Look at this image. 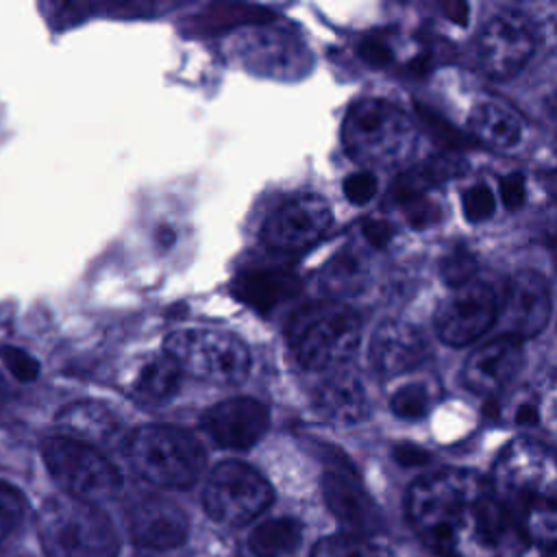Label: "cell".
<instances>
[{
	"instance_id": "d6a6232c",
	"label": "cell",
	"mask_w": 557,
	"mask_h": 557,
	"mask_svg": "<svg viewBox=\"0 0 557 557\" xmlns=\"http://www.w3.org/2000/svg\"><path fill=\"white\" fill-rule=\"evenodd\" d=\"M405 213H407V220L411 226L416 228H424V226H431L440 220V205H435L429 196L411 202L405 207Z\"/></svg>"
},
{
	"instance_id": "ffe728a7",
	"label": "cell",
	"mask_w": 557,
	"mask_h": 557,
	"mask_svg": "<svg viewBox=\"0 0 557 557\" xmlns=\"http://www.w3.org/2000/svg\"><path fill=\"white\" fill-rule=\"evenodd\" d=\"M57 424L61 426L63 435L87 442L91 446L111 442L120 433L117 416L107 405L96 400H78L65 405L57 413Z\"/></svg>"
},
{
	"instance_id": "f546056e",
	"label": "cell",
	"mask_w": 557,
	"mask_h": 557,
	"mask_svg": "<svg viewBox=\"0 0 557 557\" xmlns=\"http://www.w3.org/2000/svg\"><path fill=\"white\" fill-rule=\"evenodd\" d=\"M461 202L470 222H485L494 213V191L483 183L466 189Z\"/></svg>"
},
{
	"instance_id": "e0dca14e",
	"label": "cell",
	"mask_w": 557,
	"mask_h": 557,
	"mask_svg": "<svg viewBox=\"0 0 557 557\" xmlns=\"http://www.w3.org/2000/svg\"><path fill=\"white\" fill-rule=\"evenodd\" d=\"M368 357L381 376H398L418 368L429 357V344L416 326L387 320L374 331Z\"/></svg>"
},
{
	"instance_id": "ac0fdd59",
	"label": "cell",
	"mask_w": 557,
	"mask_h": 557,
	"mask_svg": "<svg viewBox=\"0 0 557 557\" xmlns=\"http://www.w3.org/2000/svg\"><path fill=\"white\" fill-rule=\"evenodd\" d=\"M315 413L333 424H357L368 416V394L352 372L335 370L311 396Z\"/></svg>"
},
{
	"instance_id": "ab89813d",
	"label": "cell",
	"mask_w": 557,
	"mask_h": 557,
	"mask_svg": "<svg viewBox=\"0 0 557 557\" xmlns=\"http://www.w3.org/2000/svg\"><path fill=\"white\" fill-rule=\"evenodd\" d=\"M157 244L163 248H170L174 244V231L170 226H161L157 231Z\"/></svg>"
},
{
	"instance_id": "5bb4252c",
	"label": "cell",
	"mask_w": 557,
	"mask_h": 557,
	"mask_svg": "<svg viewBox=\"0 0 557 557\" xmlns=\"http://www.w3.org/2000/svg\"><path fill=\"white\" fill-rule=\"evenodd\" d=\"M200 422L215 444L244 450L265 435L270 426V411L261 400L239 396L209 407Z\"/></svg>"
},
{
	"instance_id": "44dd1931",
	"label": "cell",
	"mask_w": 557,
	"mask_h": 557,
	"mask_svg": "<svg viewBox=\"0 0 557 557\" xmlns=\"http://www.w3.org/2000/svg\"><path fill=\"white\" fill-rule=\"evenodd\" d=\"M470 133L494 150H509L522 139V117L503 102L485 100L470 113Z\"/></svg>"
},
{
	"instance_id": "e575fe53",
	"label": "cell",
	"mask_w": 557,
	"mask_h": 557,
	"mask_svg": "<svg viewBox=\"0 0 557 557\" xmlns=\"http://www.w3.org/2000/svg\"><path fill=\"white\" fill-rule=\"evenodd\" d=\"M359 57L374 67H383L392 61V50L381 37H366L359 44Z\"/></svg>"
},
{
	"instance_id": "ba28073f",
	"label": "cell",
	"mask_w": 557,
	"mask_h": 557,
	"mask_svg": "<svg viewBox=\"0 0 557 557\" xmlns=\"http://www.w3.org/2000/svg\"><path fill=\"white\" fill-rule=\"evenodd\" d=\"M48 472L67 496L98 503L111 498L120 485L115 466L91 444L70 435H50L41 444Z\"/></svg>"
},
{
	"instance_id": "9a60e30c",
	"label": "cell",
	"mask_w": 557,
	"mask_h": 557,
	"mask_svg": "<svg viewBox=\"0 0 557 557\" xmlns=\"http://www.w3.org/2000/svg\"><path fill=\"white\" fill-rule=\"evenodd\" d=\"M522 363V339L498 335L468 357L463 366V381L470 389L483 396H494L516 379Z\"/></svg>"
},
{
	"instance_id": "3957f363",
	"label": "cell",
	"mask_w": 557,
	"mask_h": 557,
	"mask_svg": "<svg viewBox=\"0 0 557 557\" xmlns=\"http://www.w3.org/2000/svg\"><path fill=\"white\" fill-rule=\"evenodd\" d=\"M411 117L383 98H361L344 115L342 141L346 152L366 168H394L416 148Z\"/></svg>"
},
{
	"instance_id": "74e56055",
	"label": "cell",
	"mask_w": 557,
	"mask_h": 557,
	"mask_svg": "<svg viewBox=\"0 0 557 557\" xmlns=\"http://www.w3.org/2000/svg\"><path fill=\"white\" fill-rule=\"evenodd\" d=\"M513 422L520 424V426H533V424H537V422H540L537 405L531 403V400L518 403L516 409H513Z\"/></svg>"
},
{
	"instance_id": "7a4b0ae2",
	"label": "cell",
	"mask_w": 557,
	"mask_h": 557,
	"mask_svg": "<svg viewBox=\"0 0 557 557\" xmlns=\"http://www.w3.org/2000/svg\"><path fill=\"white\" fill-rule=\"evenodd\" d=\"M490 487L524 537L557 550V455L531 440H516L498 455Z\"/></svg>"
},
{
	"instance_id": "f1b7e54d",
	"label": "cell",
	"mask_w": 557,
	"mask_h": 557,
	"mask_svg": "<svg viewBox=\"0 0 557 557\" xmlns=\"http://www.w3.org/2000/svg\"><path fill=\"white\" fill-rule=\"evenodd\" d=\"M24 516V500L17 490L0 481V542L7 540Z\"/></svg>"
},
{
	"instance_id": "4316f807",
	"label": "cell",
	"mask_w": 557,
	"mask_h": 557,
	"mask_svg": "<svg viewBox=\"0 0 557 557\" xmlns=\"http://www.w3.org/2000/svg\"><path fill=\"white\" fill-rule=\"evenodd\" d=\"M476 257L466 250V248H450L442 259H440V276L444 278L446 285L461 287L470 281H474L476 274Z\"/></svg>"
},
{
	"instance_id": "8fae6325",
	"label": "cell",
	"mask_w": 557,
	"mask_h": 557,
	"mask_svg": "<svg viewBox=\"0 0 557 557\" xmlns=\"http://www.w3.org/2000/svg\"><path fill=\"white\" fill-rule=\"evenodd\" d=\"M331 205L318 194H298L278 205L261 228V239L274 250L298 252L315 244L331 226Z\"/></svg>"
},
{
	"instance_id": "30bf717a",
	"label": "cell",
	"mask_w": 557,
	"mask_h": 557,
	"mask_svg": "<svg viewBox=\"0 0 557 557\" xmlns=\"http://www.w3.org/2000/svg\"><path fill=\"white\" fill-rule=\"evenodd\" d=\"M535 50V28L520 11L494 15L476 39V63L490 78L503 81L524 67Z\"/></svg>"
},
{
	"instance_id": "1f68e13d",
	"label": "cell",
	"mask_w": 557,
	"mask_h": 557,
	"mask_svg": "<svg viewBox=\"0 0 557 557\" xmlns=\"http://www.w3.org/2000/svg\"><path fill=\"white\" fill-rule=\"evenodd\" d=\"M379 181L372 172H357L344 181V194L352 205H366L376 196Z\"/></svg>"
},
{
	"instance_id": "277c9868",
	"label": "cell",
	"mask_w": 557,
	"mask_h": 557,
	"mask_svg": "<svg viewBox=\"0 0 557 557\" xmlns=\"http://www.w3.org/2000/svg\"><path fill=\"white\" fill-rule=\"evenodd\" d=\"M294 359L305 370H335L359 348L361 318L355 309L326 300L302 307L287 326Z\"/></svg>"
},
{
	"instance_id": "f35d334b",
	"label": "cell",
	"mask_w": 557,
	"mask_h": 557,
	"mask_svg": "<svg viewBox=\"0 0 557 557\" xmlns=\"http://www.w3.org/2000/svg\"><path fill=\"white\" fill-rule=\"evenodd\" d=\"M448 17L457 24H466V17H468V7L463 2H457V4H444Z\"/></svg>"
},
{
	"instance_id": "7402d4cb",
	"label": "cell",
	"mask_w": 557,
	"mask_h": 557,
	"mask_svg": "<svg viewBox=\"0 0 557 557\" xmlns=\"http://www.w3.org/2000/svg\"><path fill=\"white\" fill-rule=\"evenodd\" d=\"M237 296L257 309H270L298 289V281L281 270H255L237 278Z\"/></svg>"
},
{
	"instance_id": "8992f818",
	"label": "cell",
	"mask_w": 557,
	"mask_h": 557,
	"mask_svg": "<svg viewBox=\"0 0 557 557\" xmlns=\"http://www.w3.org/2000/svg\"><path fill=\"white\" fill-rule=\"evenodd\" d=\"M126 455L139 476L165 490L194 485L205 468L200 442L174 424L137 426L128 435Z\"/></svg>"
},
{
	"instance_id": "2e32d148",
	"label": "cell",
	"mask_w": 557,
	"mask_h": 557,
	"mask_svg": "<svg viewBox=\"0 0 557 557\" xmlns=\"http://www.w3.org/2000/svg\"><path fill=\"white\" fill-rule=\"evenodd\" d=\"M128 531L139 546L168 550L187 537V516L170 498L144 496L128 509Z\"/></svg>"
},
{
	"instance_id": "60d3db41",
	"label": "cell",
	"mask_w": 557,
	"mask_h": 557,
	"mask_svg": "<svg viewBox=\"0 0 557 557\" xmlns=\"http://www.w3.org/2000/svg\"><path fill=\"white\" fill-rule=\"evenodd\" d=\"M548 189H550V194L557 196V172H553V174L548 176Z\"/></svg>"
},
{
	"instance_id": "83f0119b",
	"label": "cell",
	"mask_w": 557,
	"mask_h": 557,
	"mask_svg": "<svg viewBox=\"0 0 557 557\" xmlns=\"http://www.w3.org/2000/svg\"><path fill=\"white\" fill-rule=\"evenodd\" d=\"M361 281H363L361 263H359V259H355L350 255L335 257L333 263L329 265L326 283L333 292H352L361 285Z\"/></svg>"
},
{
	"instance_id": "603a6c76",
	"label": "cell",
	"mask_w": 557,
	"mask_h": 557,
	"mask_svg": "<svg viewBox=\"0 0 557 557\" xmlns=\"http://www.w3.org/2000/svg\"><path fill=\"white\" fill-rule=\"evenodd\" d=\"M302 540V527L292 518H272L255 527L248 537L250 550L257 557H285L292 555Z\"/></svg>"
},
{
	"instance_id": "5b68a950",
	"label": "cell",
	"mask_w": 557,
	"mask_h": 557,
	"mask_svg": "<svg viewBox=\"0 0 557 557\" xmlns=\"http://www.w3.org/2000/svg\"><path fill=\"white\" fill-rule=\"evenodd\" d=\"M37 533L46 557H115L117 537L109 518L74 496L48 498L37 516Z\"/></svg>"
},
{
	"instance_id": "d6986e66",
	"label": "cell",
	"mask_w": 557,
	"mask_h": 557,
	"mask_svg": "<svg viewBox=\"0 0 557 557\" xmlns=\"http://www.w3.org/2000/svg\"><path fill=\"white\" fill-rule=\"evenodd\" d=\"M322 492L333 516L350 531H363L372 522V505L359 481L344 470H329Z\"/></svg>"
},
{
	"instance_id": "cb8c5ba5",
	"label": "cell",
	"mask_w": 557,
	"mask_h": 557,
	"mask_svg": "<svg viewBox=\"0 0 557 557\" xmlns=\"http://www.w3.org/2000/svg\"><path fill=\"white\" fill-rule=\"evenodd\" d=\"M181 376H183V370L178 368V363L170 355L163 352L159 357H152L141 368L135 387L144 398L168 400L170 396H174L178 392Z\"/></svg>"
},
{
	"instance_id": "484cf974",
	"label": "cell",
	"mask_w": 557,
	"mask_h": 557,
	"mask_svg": "<svg viewBox=\"0 0 557 557\" xmlns=\"http://www.w3.org/2000/svg\"><path fill=\"white\" fill-rule=\"evenodd\" d=\"M433 396L424 383H407L398 387L389 400L392 411L405 420H420L429 413Z\"/></svg>"
},
{
	"instance_id": "d590c367",
	"label": "cell",
	"mask_w": 557,
	"mask_h": 557,
	"mask_svg": "<svg viewBox=\"0 0 557 557\" xmlns=\"http://www.w3.org/2000/svg\"><path fill=\"white\" fill-rule=\"evenodd\" d=\"M394 459L400 463V466H422V463H429V453L418 448L416 444H398L394 448Z\"/></svg>"
},
{
	"instance_id": "8d00e7d4",
	"label": "cell",
	"mask_w": 557,
	"mask_h": 557,
	"mask_svg": "<svg viewBox=\"0 0 557 557\" xmlns=\"http://www.w3.org/2000/svg\"><path fill=\"white\" fill-rule=\"evenodd\" d=\"M363 235L372 246L383 248V246H387V242L392 237V226L383 220H368L363 224Z\"/></svg>"
},
{
	"instance_id": "4fadbf2b",
	"label": "cell",
	"mask_w": 557,
	"mask_h": 557,
	"mask_svg": "<svg viewBox=\"0 0 557 557\" xmlns=\"http://www.w3.org/2000/svg\"><path fill=\"white\" fill-rule=\"evenodd\" d=\"M550 292L546 281L531 270L516 272L503 287L496 305V324L511 337L537 335L550 320Z\"/></svg>"
},
{
	"instance_id": "9c48e42d",
	"label": "cell",
	"mask_w": 557,
	"mask_h": 557,
	"mask_svg": "<svg viewBox=\"0 0 557 557\" xmlns=\"http://www.w3.org/2000/svg\"><path fill=\"white\" fill-rule=\"evenodd\" d=\"M202 503L213 520L242 527L272 503V487L248 463L222 461L205 483Z\"/></svg>"
},
{
	"instance_id": "7c38bea8",
	"label": "cell",
	"mask_w": 557,
	"mask_h": 557,
	"mask_svg": "<svg viewBox=\"0 0 557 557\" xmlns=\"http://www.w3.org/2000/svg\"><path fill=\"white\" fill-rule=\"evenodd\" d=\"M498 298L490 285L470 281L455 287L437 307L435 331L444 344L466 346L496 324Z\"/></svg>"
},
{
	"instance_id": "6da1fadb",
	"label": "cell",
	"mask_w": 557,
	"mask_h": 557,
	"mask_svg": "<svg viewBox=\"0 0 557 557\" xmlns=\"http://www.w3.org/2000/svg\"><path fill=\"white\" fill-rule=\"evenodd\" d=\"M413 531L444 557H522L518 533L490 481L470 470H440L407 492Z\"/></svg>"
},
{
	"instance_id": "d4e9b609",
	"label": "cell",
	"mask_w": 557,
	"mask_h": 557,
	"mask_svg": "<svg viewBox=\"0 0 557 557\" xmlns=\"http://www.w3.org/2000/svg\"><path fill=\"white\" fill-rule=\"evenodd\" d=\"M311 557H394V553L374 540L344 533L318 542Z\"/></svg>"
},
{
	"instance_id": "836d02e7",
	"label": "cell",
	"mask_w": 557,
	"mask_h": 557,
	"mask_svg": "<svg viewBox=\"0 0 557 557\" xmlns=\"http://www.w3.org/2000/svg\"><path fill=\"white\" fill-rule=\"evenodd\" d=\"M500 198L507 209H518L524 205V176L520 172H511L500 178Z\"/></svg>"
},
{
	"instance_id": "4dcf8cb0",
	"label": "cell",
	"mask_w": 557,
	"mask_h": 557,
	"mask_svg": "<svg viewBox=\"0 0 557 557\" xmlns=\"http://www.w3.org/2000/svg\"><path fill=\"white\" fill-rule=\"evenodd\" d=\"M0 359L20 381H33L39 374L37 359L17 346H0Z\"/></svg>"
},
{
	"instance_id": "52a82bcc",
	"label": "cell",
	"mask_w": 557,
	"mask_h": 557,
	"mask_svg": "<svg viewBox=\"0 0 557 557\" xmlns=\"http://www.w3.org/2000/svg\"><path fill=\"white\" fill-rule=\"evenodd\" d=\"M165 355H170L183 374L235 385L250 372L248 346L233 333L220 329H181L168 335Z\"/></svg>"
}]
</instances>
